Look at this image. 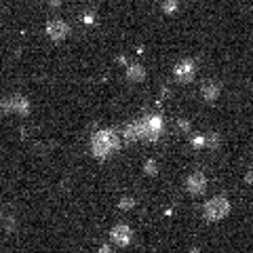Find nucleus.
<instances>
[{
	"label": "nucleus",
	"instance_id": "9b49d317",
	"mask_svg": "<svg viewBox=\"0 0 253 253\" xmlns=\"http://www.w3.org/2000/svg\"><path fill=\"white\" fill-rule=\"evenodd\" d=\"M123 137H125L126 141H139L137 123H131V125H126V126H125V131H123Z\"/></svg>",
	"mask_w": 253,
	"mask_h": 253
},
{
	"label": "nucleus",
	"instance_id": "6e6552de",
	"mask_svg": "<svg viewBox=\"0 0 253 253\" xmlns=\"http://www.w3.org/2000/svg\"><path fill=\"white\" fill-rule=\"evenodd\" d=\"M46 34H49V38H53V41H63L68 34H70V28L66 21H59V19H53L46 23Z\"/></svg>",
	"mask_w": 253,
	"mask_h": 253
},
{
	"label": "nucleus",
	"instance_id": "ddd939ff",
	"mask_svg": "<svg viewBox=\"0 0 253 253\" xmlns=\"http://www.w3.org/2000/svg\"><path fill=\"white\" fill-rule=\"evenodd\" d=\"M192 146L194 148H207V135H194L192 137Z\"/></svg>",
	"mask_w": 253,
	"mask_h": 253
},
{
	"label": "nucleus",
	"instance_id": "423d86ee",
	"mask_svg": "<svg viewBox=\"0 0 253 253\" xmlns=\"http://www.w3.org/2000/svg\"><path fill=\"white\" fill-rule=\"evenodd\" d=\"M196 76V61L194 59H181L175 66V78L179 83H190Z\"/></svg>",
	"mask_w": 253,
	"mask_h": 253
},
{
	"label": "nucleus",
	"instance_id": "f257e3e1",
	"mask_svg": "<svg viewBox=\"0 0 253 253\" xmlns=\"http://www.w3.org/2000/svg\"><path fill=\"white\" fill-rule=\"evenodd\" d=\"M118 148H121V137H118V133L112 129H101L95 133L91 139V152L97 158L112 156Z\"/></svg>",
	"mask_w": 253,
	"mask_h": 253
},
{
	"label": "nucleus",
	"instance_id": "1a4fd4ad",
	"mask_svg": "<svg viewBox=\"0 0 253 253\" xmlns=\"http://www.w3.org/2000/svg\"><path fill=\"white\" fill-rule=\"evenodd\" d=\"M201 95H203V99L207 101V104H213L217 97H219V84L217 83H203V89H201Z\"/></svg>",
	"mask_w": 253,
	"mask_h": 253
},
{
	"label": "nucleus",
	"instance_id": "9d476101",
	"mask_svg": "<svg viewBox=\"0 0 253 253\" xmlns=\"http://www.w3.org/2000/svg\"><path fill=\"white\" fill-rule=\"evenodd\" d=\"M126 78L129 81H133V83H141L146 78V68H141V66H129L126 68Z\"/></svg>",
	"mask_w": 253,
	"mask_h": 253
},
{
	"label": "nucleus",
	"instance_id": "7ed1b4c3",
	"mask_svg": "<svg viewBox=\"0 0 253 253\" xmlns=\"http://www.w3.org/2000/svg\"><path fill=\"white\" fill-rule=\"evenodd\" d=\"M228 213H230V203H228V199H224V196H215V199L205 203V207H203V215L207 221H219V219H224Z\"/></svg>",
	"mask_w": 253,
	"mask_h": 253
},
{
	"label": "nucleus",
	"instance_id": "0eeeda50",
	"mask_svg": "<svg viewBox=\"0 0 253 253\" xmlns=\"http://www.w3.org/2000/svg\"><path fill=\"white\" fill-rule=\"evenodd\" d=\"M186 188H188V192L190 194H203L205 190H207V177H205V173L201 171H196L192 173L188 179H186Z\"/></svg>",
	"mask_w": 253,
	"mask_h": 253
},
{
	"label": "nucleus",
	"instance_id": "dca6fc26",
	"mask_svg": "<svg viewBox=\"0 0 253 253\" xmlns=\"http://www.w3.org/2000/svg\"><path fill=\"white\" fill-rule=\"evenodd\" d=\"M179 126H181V131H190V125H188V121H181V123H179Z\"/></svg>",
	"mask_w": 253,
	"mask_h": 253
},
{
	"label": "nucleus",
	"instance_id": "4468645a",
	"mask_svg": "<svg viewBox=\"0 0 253 253\" xmlns=\"http://www.w3.org/2000/svg\"><path fill=\"white\" fill-rule=\"evenodd\" d=\"M175 9H177V2H175V0H165V4H163V11H165V13H173Z\"/></svg>",
	"mask_w": 253,
	"mask_h": 253
},
{
	"label": "nucleus",
	"instance_id": "39448f33",
	"mask_svg": "<svg viewBox=\"0 0 253 253\" xmlns=\"http://www.w3.org/2000/svg\"><path fill=\"white\" fill-rule=\"evenodd\" d=\"M131 239H133V230L126 224H116L112 230H110V241L118 245V247H126V245L131 243Z\"/></svg>",
	"mask_w": 253,
	"mask_h": 253
},
{
	"label": "nucleus",
	"instance_id": "f3484780",
	"mask_svg": "<svg viewBox=\"0 0 253 253\" xmlns=\"http://www.w3.org/2000/svg\"><path fill=\"white\" fill-rule=\"evenodd\" d=\"M99 253H110V245H106V247H101Z\"/></svg>",
	"mask_w": 253,
	"mask_h": 253
},
{
	"label": "nucleus",
	"instance_id": "f8f14e48",
	"mask_svg": "<svg viewBox=\"0 0 253 253\" xmlns=\"http://www.w3.org/2000/svg\"><path fill=\"white\" fill-rule=\"evenodd\" d=\"M144 171L148 173V175H156V173H158V165H156V161H146Z\"/></svg>",
	"mask_w": 253,
	"mask_h": 253
},
{
	"label": "nucleus",
	"instance_id": "20e7f679",
	"mask_svg": "<svg viewBox=\"0 0 253 253\" xmlns=\"http://www.w3.org/2000/svg\"><path fill=\"white\" fill-rule=\"evenodd\" d=\"M2 112H11V114H28L30 112V101L23 95H11L0 101Z\"/></svg>",
	"mask_w": 253,
	"mask_h": 253
},
{
	"label": "nucleus",
	"instance_id": "f03ea898",
	"mask_svg": "<svg viewBox=\"0 0 253 253\" xmlns=\"http://www.w3.org/2000/svg\"><path fill=\"white\" fill-rule=\"evenodd\" d=\"M163 129H165V123H163V116H158V114H150L146 118H141V121H137L139 139L156 141L163 135Z\"/></svg>",
	"mask_w": 253,
	"mask_h": 253
},
{
	"label": "nucleus",
	"instance_id": "2eb2a0df",
	"mask_svg": "<svg viewBox=\"0 0 253 253\" xmlns=\"http://www.w3.org/2000/svg\"><path fill=\"white\" fill-rule=\"evenodd\" d=\"M133 205H135V201H133V199H123V201H121V209H123V211L133 209Z\"/></svg>",
	"mask_w": 253,
	"mask_h": 253
}]
</instances>
